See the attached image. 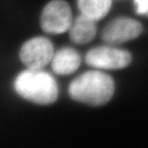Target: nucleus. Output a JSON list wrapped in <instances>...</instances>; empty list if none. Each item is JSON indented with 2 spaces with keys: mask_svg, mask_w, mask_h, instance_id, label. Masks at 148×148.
Listing matches in <instances>:
<instances>
[{
  "mask_svg": "<svg viewBox=\"0 0 148 148\" xmlns=\"http://www.w3.org/2000/svg\"><path fill=\"white\" fill-rule=\"evenodd\" d=\"M13 89L25 101L42 106L53 104L59 94L56 79L44 69L21 71L13 81Z\"/></svg>",
  "mask_w": 148,
  "mask_h": 148,
  "instance_id": "1",
  "label": "nucleus"
},
{
  "mask_svg": "<svg viewBox=\"0 0 148 148\" xmlns=\"http://www.w3.org/2000/svg\"><path fill=\"white\" fill-rule=\"evenodd\" d=\"M114 90V82L110 75L99 70H91L72 81L69 86V94L78 103L101 106L112 99Z\"/></svg>",
  "mask_w": 148,
  "mask_h": 148,
  "instance_id": "2",
  "label": "nucleus"
},
{
  "mask_svg": "<svg viewBox=\"0 0 148 148\" xmlns=\"http://www.w3.org/2000/svg\"><path fill=\"white\" fill-rule=\"evenodd\" d=\"M73 23V13L65 0H51L43 8L40 25L45 33L59 35L69 32Z\"/></svg>",
  "mask_w": 148,
  "mask_h": 148,
  "instance_id": "3",
  "label": "nucleus"
},
{
  "mask_svg": "<svg viewBox=\"0 0 148 148\" xmlns=\"http://www.w3.org/2000/svg\"><path fill=\"white\" fill-rule=\"evenodd\" d=\"M54 53L53 43L45 36H35L22 44L19 58L29 69H44L50 64Z\"/></svg>",
  "mask_w": 148,
  "mask_h": 148,
  "instance_id": "4",
  "label": "nucleus"
},
{
  "mask_svg": "<svg viewBox=\"0 0 148 148\" xmlns=\"http://www.w3.org/2000/svg\"><path fill=\"white\" fill-rule=\"evenodd\" d=\"M86 63L96 69L115 70L127 67L132 55L127 50L113 45H102L90 49L86 55Z\"/></svg>",
  "mask_w": 148,
  "mask_h": 148,
  "instance_id": "5",
  "label": "nucleus"
},
{
  "mask_svg": "<svg viewBox=\"0 0 148 148\" xmlns=\"http://www.w3.org/2000/svg\"><path fill=\"white\" fill-rule=\"evenodd\" d=\"M143 32L142 24L129 17H118L111 21L101 33L108 45H117L138 38Z\"/></svg>",
  "mask_w": 148,
  "mask_h": 148,
  "instance_id": "6",
  "label": "nucleus"
},
{
  "mask_svg": "<svg viewBox=\"0 0 148 148\" xmlns=\"http://www.w3.org/2000/svg\"><path fill=\"white\" fill-rule=\"evenodd\" d=\"M81 61L79 53L75 49L64 46L54 52L50 66L55 74L59 76H68L78 69Z\"/></svg>",
  "mask_w": 148,
  "mask_h": 148,
  "instance_id": "7",
  "label": "nucleus"
},
{
  "mask_svg": "<svg viewBox=\"0 0 148 148\" xmlns=\"http://www.w3.org/2000/svg\"><path fill=\"white\" fill-rule=\"evenodd\" d=\"M97 32L95 21L80 14L69 28V38L70 40L76 45H83L90 43Z\"/></svg>",
  "mask_w": 148,
  "mask_h": 148,
  "instance_id": "8",
  "label": "nucleus"
},
{
  "mask_svg": "<svg viewBox=\"0 0 148 148\" xmlns=\"http://www.w3.org/2000/svg\"><path fill=\"white\" fill-rule=\"evenodd\" d=\"M82 15L97 21L107 15L112 6V0H77Z\"/></svg>",
  "mask_w": 148,
  "mask_h": 148,
  "instance_id": "9",
  "label": "nucleus"
},
{
  "mask_svg": "<svg viewBox=\"0 0 148 148\" xmlns=\"http://www.w3.org/2000/svg\"><path fill=\"white\" fill-rule=\"evenodd\" d=\"M134 5L138 15L148 16V0H134Z\"/></svg>",
  "mask_w": 148,
  "mask_h": 148,
  "instance_id": "10",
  "label": "nucleus"
}]
</instances>
